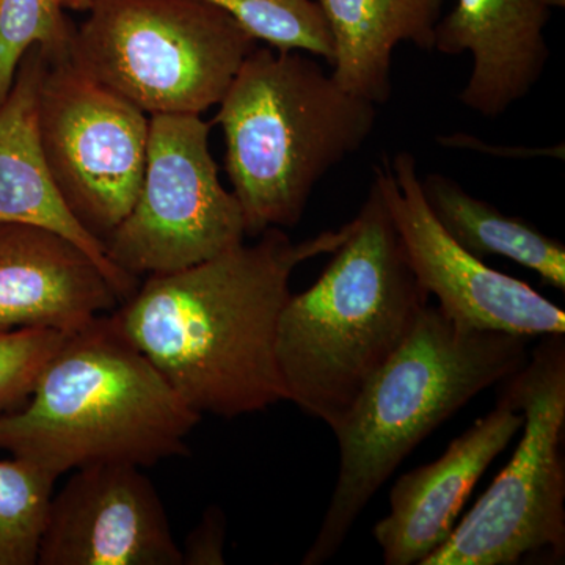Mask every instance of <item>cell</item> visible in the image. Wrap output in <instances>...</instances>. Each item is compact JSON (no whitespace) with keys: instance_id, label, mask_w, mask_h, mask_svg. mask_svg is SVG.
I'll return each mask as SVG.
<instances>
[{"instance_id":"16","label":"cell","mask_w":565,"mask_h":565,"mask_svg":"<svg viewBox=\"0 0 565 565\" xmlns=\"http://www.w3.org/2000/svg\"><path fill=\"white\" fill-rule=\"evenodd\" d=\"M334 43L333 81L353 96L385 104L397 44L435 46L445 0H316Z\"/></svg>"},{"instance_id":"22","label":"cell","mask_w":565,"mask_h":565,"mask_svg":"<svg viewBox=\"0 0 565 565\" xmlns=\"http://www.w3.org/2000/svg\"><path fill=\"white\" fill-rule=\"evenodd\" d=\"M226 516L211 505L181 546L182 565L225 564Z\"/></svg>"},{"instance_id":"15","label":"cell","mask_w":565,"mask_h":565,"mask_svg":"<svg viewBox=\"0 0 565 565\" xmlns=\"http://www.w3.org/2000/svg\"><path fill=\"white\" fill-rule=\"evenodd\" d=\"M47 65L46 51L41 46L31 47L20 63L9 96L0 106V223H33L70 237L103 267L122 302L136 291L139 278L115 267L102 241L85 232L71 215L41 154L36 107Z\"/></svg>"},{"instance_id":"21","label":"cell","mask_w":565,"mask_h":565,"mask_svg":"<svg viewBox=\"0 0 565 565\" xmlns=\"http://www.w3.org/2000/svg\"><path fill=\"white\" fill-rule=\"evenodd\" d=\"M66 334L51 329L0 330V418L28 401Z\"/></svg>"},{"instance_id":"10","label":"cell","mask_w":565,"mask_h":565,"mask_svg":"<svg viewBox=\"0 0 565 565\" xmlns=\"http://www.w3.org/2000/svg\"><path fill=\"white\" fill-rule=\"evenodd\" d=\"M374 182L384 196L412 269L456 322L520 337L565 333V313L526 282L498 273L441 228L423 195L411 152L382 158Z\"/></svg>"},{"instance_id":"3","label":"cell","mask_w":565,"mask_h":565,"mask_svg":"<svg viewBox=\"0 0 565 565\" xmlns=\"http://www.w3.org/2000/svg\"><path fill=\"white\" fill-rule=\"evenodd\" d=\"M200 422L110 311L66 334L28 401L0 418V451L57 479L88 465L148 468L188 455Z\"/></svg>"},{"instance_id":"24","label":"cell","mask_w":565,"mask_h":565,"mask_svg":"<svg viewBox=\"0 0 565 565\" xmlns=\"http://www.w3.org/2000/svg\"><path fill=\"white\" fill-rule=\"evenodd\" d=\"M96 0H58L63 10L90 11Z\"/></svg>"},{"instance_id":"14","label":"cell","mask_w":565,"mask_h":565,"mask_svg":"<svg viewBox=\"0 0 565 565\" xmlns=\"http://www.w3.org/2000/svg\"><path fill=\"white\" fill-rule=\"evenodd\" d=\"M548 20L544 0H457L438 21L434 50L473 57L460 103L498 118L530 95L548 62Z\"/></svg>"},{"instance_id":"4","label":"cell","mask_w":565,"mask_h":565,"mask_svg":"<svg viewBox=\"0 0 565 565\" xmlns=\"http://www.w3.org/2000/svg\"><path fill=\"white\" fill-rule=\"evenodd\" d=\"M527 341L463 326L438 305H427L334 433L340 445L337 484L302 564L332 559L405 457L479 393L525 366Z\"/></svg>"},{"instance_id":"6","label":"cell","mask_w":565,"mask_h":565,"mask_svg":"<svg viewBox=\"0 0 565 565\" xmlns=\"http://www.w3.org/2000/svg\"><path fill=\"white\" fill-rule=\"evenodd\" d=\"M256 41L210 0H96L71 57L147 115L218 106Z\"/></svg>"},{"instance_id":"1","label":"cell","mask_w":565,"mask_h":565,"mask_svg":"<svg viewBox=\"0 0 565 565\" xmlns=\"http://www.w3.org/2000/svg\"><path fill=\"white\" fill-rule=\"evenodd\" d=\"M351 233L292 243L281 228L185 269L148 275L111 313L195 414L233 419L286 401L278 318L294 270L332 255Z\"/></svg>"},{"instance_id":"11","label":"cell","mask_w":565,"mask_h":565,"mask_svg":"<svg viewBox=\"0 0 565 565\" xmlns=\"http://www.w3.org/2000/svg\"><path fill=\"white\" fill-rule=\"evenodd\" d=\"M39 565H182L169 514L143 468L98 463L52 493Z\"/></svg>"},{"instance_id":"13","label":"cell","mask_w":565,"mask_h":565,"mask_svg":"<svg viewBox=\"0 0 565 565\" xmlns=\"http://www.w3.org/2000/svg\"><path fill=\"white\" fill-rule=\"evenodd\" d=\"M121 303L102 266L70 237L0 223V330L73 333Z\"/></svg>"},{"instance_id":"19","label":"cell","mask_w":565,"mask_h":565,"mask_svg":"<svg viewBox=\"0 0 565 565\" xmlns=\"http://www.w3.org/2000/svg\"><path fill=\"white\" fill-rule=\"evenodd\" d=\"M225 10L255 41L278 51L310 52L330 65L334 43L316 0H210Z\"/></svg>"},{"instance_id":"5","label":"cell","mask_w":565,"mask_h":565,"mask_svg":"<svg viewBox=\"0 0 565 565\" xmlns=\"http://www.w3.org/2000/svg\"><path fill=\"white\" fill-rule=\"evenodd\" d=\"M225 169L245 234L294 226L319 181L374 131L375 104L338 87L299 51L258 47L218 103Z\"/></svg>"},{"instance_id":"25","label":"cell","mask_w":565,"mask_h":565,"mask_svg":"<svg viewBox=\"0 0 565 565\" xmlns=\"http://www.w3.org/2000/svg\"><path fill=\"white\" fill-rule=\"evenodd\" d=\"M544 2L550 9H564L565 7V0H544Z\"/></svg>"},{"instance_id":"9","label":"cell","mask_w":565,"mask_h":565,"mask_svg":"<svg viewBox=\"0 0 565 565\" xmlns=\"http://www.w3.org/2000/svg\"><path fill=\"white\" fill-rule=\"evenodd\" d=\"M36 131L62 202L104 244L139 195L150 118L85 73L70 54L50 58L40 85Z\"/></svg>"},{"instance_id":"18","label":"cell","mask_w":565,"mask_h":565,"mask_svg":"<svg viewBox=\"0 0 565 565\" xmlns=\"http://www.w3.org/2000/svg\"><path fill=\"white\" fill-rule=\"evenodd\" d=\"M55 482L20 457L0 459V565H36Z\"/></svg>"},{"instance_id":"2","label":"cell","mask_w":565,"mask_h":565,"mask_svg":"<svg viewBox=\"0 0 565 565\" xmlns=\"http://www.w3.org/2000/svg\"><path fill=\"white\" fill-rule=\"evenodd\" d=\"M429 297L373 181L348 239L278 318L275 356L286 401L337 433Z\"/></svg>"},{"instance_id":"20","label":"cell","mask_w":565,"mask_h":565,"mask_svg":"<svg viewBox=\"0 0 565 565\" xmlns=\"http://www.w3.org/2000/svg\"><path fill=\"white\" fill-rule=\"evenodd\" d=\"M76 29L58 0H0V106L28 51L41 46L51 61L66 57Z\"/></svg>"},{"instance_id":"12","label":"cell","mask_w":565,"mask_h":565,"mask_svg":"<svg viewBox=\"0 0 565 565\" xmlns=\"http://www.w3.org/2000/svg\"><path fill=\"white\" fill-rule=\"evenodd\" d=\"M523 423L522 412L501 396L493 411L455 438L437 460L397 479L390 512L373 531L385 565H423L441 548L476 482Z\"/></svg>"},{"instance_id":"23","label":"cell","mask_w":565,"mask_h":565,"mask_svg":"<svg viewBox=\"0 0 565 565\" xmlns=\"http://www.w3.org/2000/svg\"><path fill=\"white\" fill-rule=\"evenodd\" d=\"M438 143L449 148H463V150L482 151L484 154L503 156L514 159L555 158L564 159V145L553 148H497L487 145L484 141L467 136V134H455L451 137H440Z\"/></svg>"},{"instance_id":"17","label":"cell","mask_w":565,"mask_h":565,"mask_svg":"<svg viewBox=\"0 0 565 565\" xmlns=\"http://www.w3.org/2000/svg\"><path fill=\"white\" fill-rule=\"evenodd\" d=\"M427 206L446 234L476 258L503 256L565 291V247L520 217L505 215L440 173L422 180Z\"/></svg>"},{"instance_id":"8","label":"cell","mask_w":565,"mask_h":565,"mask_svg":"<svg viewBox=\"0 0 565 565\" xmlns=\"http://www.w3.org/2000/svg\"><path fill=\"white\" fill-rule=\"evenodd\" d=\"M210 134L202 115H151L139 195L104 241L122 273H174L245 243L243 211L218 180Z\"/></svg>"},{"instance_id":"7","label":"cell","mask_w":565,"mask_h":565,"mask_svg":"<svg viewBox=\"0 0 565 565\" xmlns=\"http://www.w3.org/2000/svg\"><path fill=\"white\" fill-rule=\"evenodd\" d=\"M525 416L511 462L423 565L559 563L565 555V338L546 334L503 382Z\"/></svg>"}]
</instances>
